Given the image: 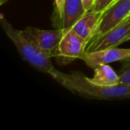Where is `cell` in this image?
Wrapping results in <instances>:
<instances>
[{"instance_id":"6da1fadb","label":"cell","mask_w":130,"mask_h":130,"mask_svg":"<svg viewBox=\"0 0 130 130\" xmlns=\"http://www.w3.org/2000/svg\"><path fill=\"white\" fill-rule=\"evenodd\" d=\"M50 75L63 88L84 98L106 101L130 99V85L120 83L114 86L98 85L79 71L64 73L54 69Z\"/></svg>"},{"instance_id":"7a4b0ae2","label":"cell","mask_w":130,"mask_h":130,"mask_svg":"<svg viewBox=\"0 0 130 130\" xmlns=\"http://www.w3.org/2000/svg\"><path fill=\"white\" fill-rule=\"evenodd\" d=\"M0 24L5 34L14 43L24 60L37 70L49 74L55 69L50 58L47 57L38 46L25 34L24 30L15 29L3 15L1 16Z\"/></svg>"},{"instance_id":"3957f363","label":"cell","mask_w":130,"mask_h":130,"mask_svg":"<svg viewBox=\"0 0 130 130\" xmlns=\"http://www.w3.org/2000/svg\"><path fill=\"white\" fill-rule=\"evenodd\" d=\"M88 41L80 37L72 27L64 29V34L56 51V59L59 65H68L86 52Z\"/></svg>"},{"instance_id":"277c9868","label":"cell","mask_w":130,"mask_h":130,"mask_svg":"<svg viewBox=\"0 0 130 130\" xmlns=\"http://www.w3.org/2000/svg\"><path fill=\"white\" fill-rule=\"evenodd\" d=\"M130 40V15L106 33L93 37L88 44L86 52H96L117 47Z\"/></svg>"},{"instance_id":"5b68a950","label":"cell","mask_w":130,"mask_h":130,"mask_svg":"<svg viewBox=\"0 0 130 130\" xmlns=\"http://www.w3.org/2000/svg\"><path fill=\"white\" fill-rule=\"evenodd\" d=\"M24 32L47 57L50 59L56 57L59 43L64 34V29L42 30L28 26Z\"/></svg>"},{"instance_id":"8992f818","label":"cell","mask_w":130,"mask_h":130,"mask_svg":"<svg viewBox=\"0 0 130 130\" xmlns=\"http://www.w3.org/2000/svg\"><path fill=\"white\" fill-rule=\"evenodd\" d=\"M130 15V0H118L107 8L101 19L94 37L100 36Z\"/></svg>"},{"instance_id":"52a82bcc","label":"cell","mask_w":130,"mask_h":130,"mask_svg":"<svg viewBox=\"0 0 130 130\" xmlns=\"http://www.w3.org/2000/svg\"><path fill=\"white\" fill-rule=\"evenodd\" d=\"M130 57V48H110L96 52H85L80 58L92 69L102 64H109L117 61H123Z\"/></svg>"},{"instance_id":"ba28073f","label":"cell","mask_w":130,"mask_h":130,"mask_svg":"<svg viewBox=\"0 0 130 130\" xmlns=\"http://www.w3.org/2000/svg\"><path fill=\"white\" fill-rule=\"evenodd\" d=\"M104 11L86 12L72 27L82 38L90 42L93 38Z\"/></svg>"},{"instance_id":"9c48e42d","label":"cell","mask_w":130,"mask_h":130,"mask_svg":"<svg viewBox=\"0 0 130 130\" xmlns=\"http://www.w3.org/2000/svg\"><path fill=\"white\" fill-rule=\"evenodd\" d=\"M85 13L82 0H66L61 28L72 27Z\"/></svg>"},{"instance_id":"30bf717a","label":"cell","mask_w":130,"mask_h":130,"mask_svg":"<svg viewBox=\"0 0 130 130\" xmlns=\"http://www.w3.org/2000/svg\"><path fill=\"white\" fill-rule=\"evenodd\" d=\"M94 77L88 80L94 84L101 86H114L120 84L119 75L109 66V64H102L94 69Z\"/></svg>"},{"instance_id":"8fae6325","label":"cell","mask_w":130,"mask_h":130,"mask_svg":"<svg viewBox=\"0 0 130 130\" xmlns=\"http://www.w3.org/2000/svg\"><path fill=\"white\" fill-rule=\"evenodd\" d=\"M66 0H55L54 1V12L53 16V24L57 28H61V23L64 11Z\"/></svg>"},{"instance_id":"7c38bea8","label":"cell","mask_w":130,"mask_h":130,"mask_svg":"<svg viewBox=\"0 0 130 130\" xmlns=\"http://www.w3.org/2000/svg\"><path fill=\"white\" fill-rule=\"evenodd\" d=\"M119 82L120 84L130 85V57L123 60V67L119 75Z\"/></svg>"},{"instance_id":"4fadbf2b","label":"cell","mask_w":130,"mask_h":130,"mask_svg":"<svg viewBox=\"0 0 130 130\" xmlns=\"http://www.w3.org/2000/svg\"><path fill=\"white\" fill-rule=\"evenodd\" d=\"M116 0H96L91 11H105Z\"/></svg>"},{"instance_id":"5bb4252c","label":"cell","mask_w":130,"mask_h":130,"mask_svg":"<svg viewBox=\"0 0 130 130\" xmlns=\"http://www.w3.org/2000/svg\"><path fill=\"white\" fill-rule=\"evenodd\" d=\"M84 8L86 12H88L91 10L92 7L94 6L96 0H82Z\"/></svg>"},{"instance_id":"9a60e30c","label":"cell","mask_w":130,"mask_h":130,"mask_svg":"<svg viewBox=\"0 0 130 130\" xmlns=\"http://www.w3.org/2000/svg\"><path fill=\"white\" fill-rule=\"evenodd\" d=\"M8 0H0V4L1 5H3L4 3H5L6 2H8Z\"/></svg>"},{"instance_id":"2e32d148","label":"cell","mask_w":130,"mask_h":130,"mask_svg":"<svg viewBox=\"0 0 130 130\" xmlns=\"http://www.w3.org/2000/svg\"><path fill=\"white\" fill-rule=\"evenodd\" d=\"M117 1H118V0H116V1H115V2H117ZM114 2H113V3H114Z\"/></svg>"}]
</instances>
